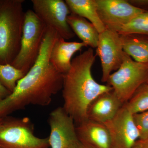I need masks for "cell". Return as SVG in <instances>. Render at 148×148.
<instances>
[{"instance_id":"1","label":"cell","mask_w":148,"mask_h":148,"mask_svg":"<svg viewBox=\"0 0 148 148\" xmlns=\"http://www.w3.org/2000/svg\"><path fill=\"white\" fill-rule=\"evenodd\" d=\"M58 36L53 29L47 27L35 64L18 81L10 95L0 101V118L30 105L49 106L53 96L62 90L63 75L50 61L51 51Z\"/></svg>"},{"instance_id":"2","label":"cell","mask_w":148,"mask_h":148,"mask_svg":"<svg viewBox=\"0 0 148 148\" xmlns=\"http://www.w3.org/2000/svg\"><path fill=\"white\" fill-rule=\"evenodd\" d=\"M96 56L89 48L73 58L70 70L63 74V108L75 125L87 119L88 109L93 100L113 90L108 85L98 83L92 77L91 69Z\"/></svg>"},{"instance_id":"3","label":"cell","mask_w":148,"mask_h":148,"mask_svg":"<svg viewBox=\"0 0 148 148\" xmlns=\"http://www.w3.org/2000/svg\"><path fill=\"white\" fill-rule=\"evenodd\" d=\"M24 0H0V64H11L18 54L25 12Z\"/></svg>"},{"instance_id":"4","label":"cell","mask_w":148,"mask_h":148,"mask_svg":"<svg viewBox=\"0 0 148 148\" xmlns=\"http://www.w3.org/2000/svg\"><path fill=\"white\" fill-rule=\"evenodd\" d=\"M47 28L34 11L29 10L25 12L20 49L11 64L25 75L39 55Z\"/></svg>"},{"instance_id":"5","label":"cell","mask_w":148,"mask_h":148,"mask_svg":"<svg viewBox=\"0 0 148 148\" xmlns=\"http://www.w3.org/2000/svg\"><path fill=\"white\" fill-rule=\"evenodd\" d=\"M107 82L125 104L139 87L148 83V64L136 62L125 52L120 67L111 74Z\"/></svg>"},{"instance_id":"6","label":"cell","mask_w":148,"mask_h":148,"mask_svg":"<svg viewBox=\"0 0 148 148\" xmlns=\"http://www.w3.org/2000/svg\"><path fill=\"white\" fill-rule=\"evenodd\" d=\"M48 138L35 135L34 124L28 117L8 118L0 124V148H48Z\"/></svg>"},{"instance_id":"7","label":"cell","mask_w":148,"mask_h":148,"mask_svg":"<svg viewBox=\"0 0 148 148\" xmlns=\"http://www.w3.org/2000/svg\"><path fill=\"white\" fill-rule=\"evenodd\" d=\"M34 11L47 27L53 29L65 40L73 38L75 34L67 18L71 11L63 0H32Z\"/></svg>"},{"instance_id":"8","label":"cell","mask_w":148,"mask_h":148,"mask_svg":"<svg viewBox=\"0 0 148 148\" xmlns=\"http://www.w3.org/2000/svg\"><path fill=\"white\" fill-rule=\"evenodd\" d=\"M124 54L120 35L117 32L106 29L99 34L96 55L101 60L103 82H107L112 72L119 69Z\"/></svg>"},{"instance_id":"9","label":"cell","mask_w":148,"mask_h":148,"mask_svg":"<svg viewBox=\"0 0 148 148\" xmlns=\"http://www.w3.org/2000/svg\"><path fill=\"white\" fill-rule=\"evenodd\" d=\"M97 12L106 29L117 32L145 11L135 7L127 0H95Z\"/></svg>"},{"instance_id":"10","label":"cell","mask_w":148,"mask_h":148,"mask_svg":"<svg viewBox=\"0 0 148 148\" xmlns=\"http://www.w3.org/2000/svg\"><path fill=\"white\" fill-rule=\"evenodd\" d=\"M103 123L110 132L113 148H132L140 139L133 114L125 103L113 118Z\"/></svg>"},{"instance_id":"11","label":"cell","mask_w":148,"mask_h":148,"mask_svg":"<svg viewBox=\"0 0 148 148\" xmlns=\"http://www.w3.org/2000/svg\"><path fill=\"white\" fill-rule=\"evenodd\" d=\"M48 122L50 128L48 139L51 148H70L79 141L75 121L63 107L53 110Z\"/></svg>"},{"instance_id":"12","label":"cell","mask_w":148,"mask_h":148,"mask_svg":"<svg viewBox=\"0 0 148 148\" xmlns=\"http://www.w3.org/2000/svg\"><path fill=\"white\" fill-rule=\"evenodd\" d=\"M75 125L80 142L95 148H113L110 132L104 123L87 119Z\"/></svg>"},{"instance_id":"13","label":"cell","mask_w":148,"mask_h":148,"mask_svg":"<svg viewBox=\"0 0 148 148\" xmlns=\"http://www.w3.org/2000/svg\"><path fill=\"white\" fill-rule=\"evenodd\" d=\"M124 104L112 90L98 96L88 109L87 119L105 123L115 116Z\"/></svg>"},{"instance_id":"14","label":"cell","mask_w":148,"mask_h":148,"mask_svg":"<svg viewBox=\"0 0 148 148\" xmlns=\"http://www.w3.org/2000/svg\"><path fill=\"white\" fill-rule=\"evenodd\" d=\"M85 47L87 45L82 42H67L58 36L51 51L50 62L59 73H66L71 68L73 56Z\"/></svg>"},{"instance_id":"15","label":"cell","mask_w":148,"mask_h":148,"mask_svg":"<svg viewBox=\"0 0 148 148\" xmlns=\"http://www.w3.org/2000/svg\"><path fill=\"white\" fill-rule=\"evenodd\" d=\"M120 38L126 54L136 62L148 64V36L129 34L120 35Z\"/></svg>"},{"instance_id":"16","label":"cell","mask_w":148,"mask_h":148,"mask_svg":"<svg viewBox=\"0 0 148 148\" xmlns=\"http://www.w3.org/2000/svg\"><path fill=\"white\" fill-rule=\"evenodd\" d=\"M67 21L82 42L91 48H96L100 34L93 24L86 18L72 13L68 16Z\"/></svg>"},{"instance_id":"17","label":"cell","mask_w":148,"mask_h":148,"mask_svg":"<svg viewBox=\"0 0 148 148\" xmlns=\"http://www.w3.org/2000/svg\"><path fill=\"white\" fill-rule=\"evenodd\" d=\"M71 13L83 17L94 25L99 34L106 30L101 21L98 12L95 0H66Z\"/></svg>"},{"instance_id":"18","label":"cell","mask_w":148,"mask_h":148,"mask_svg":"<svg viewBox=\"0 0 148 148\" xmlns=\"http://www.w3.org/2000/svg\"><path fill=\"white\" fill-rule=\"evenodd\" d=\"M24 72L10 64H0V82L12 92L18 81L25 75Z\"/></svg>"},{"instance_id":"19","label":"cell","mask_w":148,"mask_h":148,"mask_svg":"<svg viewBox=\"0 0 148 148\" xmlns=\"http://www.w3.org/2000/svg\"><path fill=\"white\" fill-rule=\"evenodd\" d=\"M125 104L133 114L148 110V83L139 87Z\"/></svg>"},{"instance_id":"20","label":"cell","mask_w":148,"mask_h":148,"mask_svg":"<svg viewBox=\"0 0 148 148\" xmlns=\"http://www.w3.org/2000/svg\"><path fill=\"white\" fill-rule=\"evenodd\" d=\"M117 32L120 35L138 34L148 36V12L138 14Z\"/></svg>"},{"instance_id":"21","label":"cell","mask_w":148,"mask_h":148,"mask_svg":"<svg viewBox=\"0 0 148 148\" xmlns=\"http://www.w3.org/2000/svg\"><path fill=\"white\" fill-rule=\"evenodd\" d=\"M134 121L140 133V139L148 138V110L133 114Z\"/></svg>"},{"instance_id":"22","label":"cell","mask_w":148,"mask_h":148,"mask_svg":"<svg viewBox=\"0 0 148 148\" xmlns=\"http://www.w3.org/2000/svg\"><path fill=\"white\" fill-rule=\"evenodd\" d=\"M127 1L135 7L148 12V0H127Z\"/></svg>"},{"instance_id":"23","label":"cell","mask_w":148,"mask_h":148,"mask_svg":"<svg viewBox=\"0 0 148 148\" xmlns=\"http://www.w3.org/2000/svg\"><path fill=\"white\" fill-rule=\"evenodd\" d=\"M132 148H148V138L145 139H139Z\"/></svg>"},{"instance_id":"24","label":"cell","mask_w":148,"mask_h":148,"mask_svg":"<svg viewBox=\"0 0 148 148\" xmlns=\"http://www.w3.org/2000/svg\"><path fill=\"white\" fill-rule=\"evenodd\" d=\"M11 93L0 82V101L5 99Z\"/></svg>"},{"instance_id":"25","label":"cell","mask_w":148,"mask_h":148,"mask_svg":"<svg viewBox=\"0 0 148 148\" xmlns=\"http://www.w3.org/2000/svg\"><path fill=\"white\" fill-rule=\"evenodd\" d=\"M70 148H95L92 146L84 144L79 141L77 143L73 145Z\"/></svg>"},{"instance_id":"26","label":"cell","mask_w":148,"mask_h":148,"mask_svg":"<svg viewBox=\"0 0 148 148\" xmlns=\"http://www.w3.org/2000/svg\"><path fill=\"white\" fill-rule=\"evenodd\" d=\"M1 120H2V119L0 118V124H1Z\"/></svg>"}]
</instances>
